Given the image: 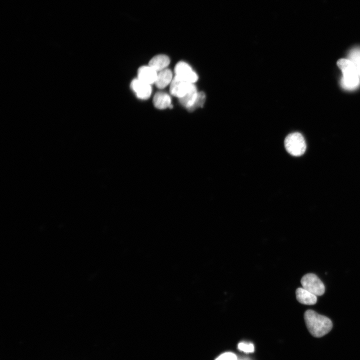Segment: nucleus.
<instances>
[{"label":"nucleus","instance_id":"20e7f679","mask_svg":"<svg viewBox=\"0 0 360 360\" xmlns=\"http://www.w3.org/2000/svg\"><path fill=\"white\" fill-rule=\"evenodd\" d=\"M303 288L316 296L322 295L325 291L324 284L322 280L314 274H307L304 276L300 280Z\"/></svg>","mask_w":360,"mask_h":360},{"label":"nucleus","instance_id":"ddd939ff","mask_svg":"<svg viewBox=\"0 0 360 360\" xmlns=\"http://www.w3.org/2000/svg\"><path fill=\"white\" fill-rule=\"evenodd\" d=\"M196 86L193 84L186 94L182 98H178L179 102L182 106L188 108L191 106L194 103L198 96Z\"/></svg>","mask_w":360,"mask_h":360},{"label":"nucleus","instance_id":"4468645a","mask_svg":"<svg viewBox=\"0 0 360 360\" xmlns=\"http://www.w3.org/2000/svg\"><path fill=\"white\" fill-rule=\"evenodd\" d=\"M205 100V94L202 92H198V96L193 104L186 109L190 112H193L198 108L202 107Z\"/></svg>","mask_w":360,"mask_h":360},{"label":"nucleus","instance_id":"423d86ee","mask_svg":"<svg viewBox=\"0 0 360 360\" xmlns=\"http://www.w3.org/2000/svg\"><path fill=\"white\" fill-rule=\"evenodd\" d=\"M193 84L184 81L175 76L170 83V93L174 96L180 98L186 94Z\"/></svg>","mask_w":360,"mask_h":360},{"label":"nucleus","instance_id":"2eb2a0df","mask_svg":"<svg viewBox=\"0 0 360 360\" xmlns=\"http://www.w3.org/2000/svg\"><path fill=\"white\" fill-rule=\"evenodd\" d=\"M238 348L240 350L246 353H250L254 351V346L252 343L241 342L238 344Z\"/></svg>","mask_w":360,"mask_h":360},{"label":"nucleus","instance_id":"0eeeda50","mask_svg":"<svg viewBox=\"0 0 360 360\" xmlns=\"http://www.w3.org/2000/svg\"><path fill=\"white\" fill-rule=\"evenodd\" d=\"M130 88L140 99H148L151 95L152 90L150 85L142 82L138 78L132 80Z\"/></svg>","mask_w":360,"mask_h":360},{"label":"nucleus","instance_id":"dca6fc26","mask_svg":"<svg viewBox=\"0 0 360 360\" xmlns=\"http://www.w3.org/2000/svg\"><path fill=\"white\" fill-rule=\"evenodd\" d=\"M348 60L352 62L360 58V48H356L352 49L348 54Z\"/></svg>","mask_w":360,"mask_h":360},{"label":"nucleus","instance_id":"f257e3e1","mask_svg":"<svg viewBox=\"0 0 360 360\" xmlns=\"http://www.w3.org/2000/svg\"><path fill=\"white\" fill-rule=\"evenodd\" d=\"M304 319L308 330L312 336L316 338L324 336L330 331L332 327V322L329 318L313 310H306Z\"/></svg>","mask_w":360,"mask_h":360},{"label":"nucleus","instance_id":"9b49d317","mask_svg":"<svg viewBox=\"0 0 360 360\" xmlns=\"http://www.w3.org/2000/svg\"><path fill=\"white\" fill-rule=\"evenodd\" d=\"M172 80V74L171 70L166 68L158 73L154 84L158 88H163L171 83Z\"/></svg>","mask_w":360,"mask_h":360},{"label":"nucleus","instance_id":"a211bd4d","mask_svg":"<svg viewBox=\"0 0 360 360\" xmlns=\"http://www.w3.org/2000/svg\"><path fill=\"white\" fill-rule=\"evenodd\" d=\"M352 62L355 66L356 72L358 76L360 77V58H358Z\"/></svg>","mask_w":360,"mask_h":360},{"label":"nucleus","instance_id":"6e6552de","mask_svg":"<svg viewBox=\"0 0 360 360\" xmlns=\"http://www.w3.org/2000/svg\"><path fill=\"white\" fill-rule=\"evenodd\" d=\"M157 75V72L149 66H142L138 68V78L150 85L155 82Z\"/></svg>","mask_w":360,"mask_h":360},{"label":"nucleus","instance_id":"f03ea898","mask_svg":"<svg viewBox=\"0 0 360 360\" xmlns=\"http://www.w3.org/2000/svg\"><path fill=\"white\" fill-rule=\"evenodd\" d=\"M337 65L343 74L341 80L342 86L347 90L357 88L360 84V77L356 72L354 62L348 59L341 58L337 62Z\"/></svg>","mask_w":360,"mask_h":360},{"label":"nucleus","instance_id":"9d476101","mask_svg":"<svg viewBox=\"0 0 360 360\" xmlns=\"http://www.w3.org/2000/svg\"><path fill=\"white\" fill-rule=\"evenodd\" d=\"M170 60L168 56L159 54L153 57L150 61L148 66L156 72L161 71L169 65Z\"/></svg>","mask_w":360,"mask_h":360},{"label":"nucleus","instance_id":"f8f14e48","mask_svg":"<svg viewBox=\"0 0 360 360\" xmlns=\"http://www.w3.org/2000/svg\"><path fill=\"white\" fill-rule=\"evenodd\" d=\"M154 106L158 109H165L172 104L171 98L166 93L158 92L155 94L153 98Z\"/></svg>","mask_w":360,"mask_h":360},{"label":"nucleus","instance_id":"1a4fd4ad","mask_svg":"<svg viewBox=\"0 0 360 360\" xmlns=\"http://www.w3.org/2000/svg\"><path fill=\"white\" fill-rule=\"evenodd\" d=\"M296 298L300 303L312 305L317 302L316 296L303 288H298L296 291Z\"/></svg>","mask_w":360,"mask_h":360},{"label":"nucleus","instance_id":"f3484780","mask_svg":"<svg viewBox=\"0 0 360 360\" xmlns=\"http://www.w3.org/2000/svg\"><path fill=\"white\" fill-rule=\"evenodd\" d=\"M215 360H237V357L232 352H226L219 356Z\"/></svg>","mask_w":360,"mask_h":360},{"label":"nucleus","instance_id":"7ed1b4c3","mask_svg":"<svg viewBox=\"0 0 360 360\" xmlns=\"http://www.w3.org/2000/svg\"><path fill=\"white\" fill-rule=\"evenodd\" d=\"M284 143L286 151L294 156H300L303 154L306 150L304 138L299 132H293L288 135Z\"/></svg>","mask_w":360,"mask_h":360},{"label":"nucleus","instance_id":"39448f33","mask_svg":"<svg viewBox=\"0 0 360 360\" xmlns=\"http://www.w3.org/2000/svg\"><path fill=\"white\" fill-rule=\"evenodd\" d=\"M176 76L190 83H194L198 80V76L190 66L184 62H179L174 68Z\"/></svg>","mask_w":360,"mask_h":360}]
</instances>
